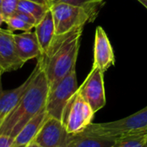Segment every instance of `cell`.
Masks as SVG:
<instances>
[{
    "label": "cell",
    "mask_w": 147,
    "mask_h": 147,
    "mask_svg": "<svg viewBox=\"0 0 147 147\" xmlns=\"http://www.w3.org/2000/svg\"><path fill=\"white\" fill-rule=\"evenodd\" d=\"M3 22L7 25L8 27V30H9L10 32L16 31V30H22L23 32H28L30 31L33 28H34V26L23 22L22 20H21L20 18H18L16 16H11L9 17H7L3 20Z\"/></svg>",
    "instance_id": "d6986e66"
},
{
    "label": "cell",
    "mask_w": 147,
    "mask_h": 147,
    "mask_svg": "<svg viewBox=\"0 0 147 147\" xmlns=\"http://www.w3.org/2000/svg\"><path fill=\"white\" fill-rule=\"evenodd\" d=\"M147 134H133L118 138L114 147H147Z\"/></svg>",
    "instance_id": "e0dca14e"
},
{
    "label": "cell",
    "mask_w": 147,
    "mask_h": 147,
    "mask_svg": "<svg viewBox=\"0 0 147 147\" xmlns=\"http://www.w3.org/2000/svg\"><path fill=\"white\" fill-rule=\"evenodd\" d=\"M13 16H17L18 18H20L23 22H27V23L34 26V27H35L36 24H37L36 20L31 15H29V14H28L26 12H23V11H21V10H16V12Z\"/></svg>",
    "instance_id": "44dd1931"
},
{
    "label": "cell",
    "mask_w": 147,
    "mask_h": 147,
    "mask_svg": "<svg viewBox=\"0 0 147 147\" xmlns=\"http://www.w3.org/2000/svg\"><path fill=\"white\" fill-rule=\"evenodd\" d=\"M95 112L78 91L66 104L62 116V123L70 134L84 132L91 123Z\"/></svg>",
    "instance_id": "5b68a950"
},
{
    "label": "cell",
    "mask_w": 147,
    "mask_h": 147,
    "mask_svg": "<svg viewBox=\"0 0 147 147\" xmlns=\"http://www.w3.org/2000/svg\"><path fill=\"white\" fill-rule=\"evenodd\" d=\"M101 7H81L66 3H57L50 7L53 14L55 34H64L72 29L84 26L96 16Z\"/></svg>",
    "instance_id": "3957f363"
},
{
    "label": "cell",
    "mask_w": 147,
    "mask_h": 147,
    "mask_svg": "<svg viewBox=\"0 0 147 147\" xmlns=\"http://www.w3.org/2000/svg\"><path fill=\"white\" fill-rule=\"evenodd\" d=\"M30 77H28L27 80L17 88L4 90L2 87L0 75V127L3 121L6 120V118L9 115V114L13 111V109L19 102L21 97L22 96L24 91L26 90L28 85Z\"/></svg>",
    "instance_id": "7c38bea8"
},
{
    "label": "cell",
    "mask_w": 147,
    "mask_h": 147,
    "mask_svg": "<svg viewBox=\"0 0 147 147\" xmlns=\"http://www.w3.org/2000/svg\"><path fill=\"white\" fill-rule=\"evenodd\" d=\"M13 32L0 28V75L22 68L24 63L19 58Z\"/></svg>",
    "instance_id": "9c48e42d"
},
{
    "label": "cell",
    "mask_w": 147,
    "mask_h": 147,
    "mask_svg": "<svg viewBox=\"0 0 147 147\" xmlns=\"http://www.w3.org/2000/svg\"><path fill=\"white\" fill-rule=\"evenodd\" d=\"M14 138L5 134H0V147H13Z\"/></svg>",
    "instance_id": "7402d4cb"
},
{
    "label": "cell",
    "mask_w": 147,
    "mask_h": 147,
    "mask_svg": "<svg viewBox=\"0 0 147 147\" xmlns=\"http://www.w3.org/2000/svg\"><path fill=\"white\" fill-rule=\"evenodd\" d=\"M47 117L46 109L33 117L14 138L13 146H27L33 142Z\"/></svg>",
    "instance_id": "5bb4252c"
},
{
    "label": "cell",
    "mask_w": 147,
    "mask_h": 147,
    "mask_svg": "<svg viewBox=\"0 0 147 147\" xmlns=\"http://www.w3.org/2000/svg\"><path fill=\"white\" fill-rule=\"evenodd\" d=\"M26 146H13V147H25Z\"/></svg>",
    "instance_id": "4316f807"
},
{
    "label": "cell",
    "mask_w": 147,
    "mask_h": 147,
    "mask_svg": "<svg viewBox=\"0 0 147 147\" xmlns=\"http://www.w3.org/2000/svg\"><path fill=\"white\" fill-rule=\"evenodd\" d=\"M117 139L98 134L85 129L84 132L71 134L68 147H114Z\"/></svg>",
    "instance_id": "4fadbf2b"
},
{
    "label": "cell",
    "mask_w": 147,
    "mask_h": 147,
    "mask_svg": "<svg viewBox=\"0 0 147 147\" xmlns=\"http://www.w3.org/2000/svg\"><path fill=\"white\" fill-rule=\"evenodd\" d=\"M34 28L42 56L47 53L52 40L55 36L54 22L50 8L42 17V19L36 24Z\"/></svg>",
    "instance_id": "9a60e30c"
},
{
    "label": "cell",
    "mask_w": 147,
    "mask_h": 147,
    "mask_svg": "<svg viewBox=\"0 0 147 147\" xmlns=\"http://www.w3.org/2000/svg\"><path fill=\"white\" fill-rule=\"evenodd\" d=\"M30 81L19 102L0 127V134L15 138L37 114L46 109L49 84L39 63L29 75Z\"/></svg>",
    "instance_id": "6da1fadb"
},
{
    "label": "cell",
    "mask_w": 147,
    "mask_h": 147,
    "mask_svg": "<svg viewBox=\"0 0 147 147\" xmlns=\"http://www.w3.org/2000/svg\"><path fill=\"white\" fill-rule=\"evenodd\" d=\"M19 0H2L0 5V10L3 16V20L7 17L13 16L18 7Z\"/></svg>",
    "instance_id": "ffe728a7"
},
{
    "label": "cell",
    "mask_w": 147,
    "mask_h": 147,
    "mask_svg": "<svg viewBox=\"0 0 147 147\" xmlns=\"http://www.w3.org/2000/svg\"><path fill=\"white\" fill-rule=\"evenodd\" d=\"M78 90V85L75 68L49 90L46 104L47 116L62 121L64 109Z\"/></svg>",
    "instance_id": "8992f818"
},
{
    "label": "cell",
    "mask_w": 147,
    "mask_h": 147,
    "mask_svg": "<svg viewBox=\"0 0 147 147\" xmlns=\"http://www.w3.org/2000/svg\"><path fill=\"white\" fill-rule=\"evenodd\" d=\"M84 27H78L64 34H55L47 53L37 59L50 89L76 68Z\"/></svg>",
    "instance_id": "7a4b0ae2"
},
{
    "label": "cell",
    "mask_w": 147,
    "mask_h": 147,
    "mask_svg": "<svg viewBox=\"0 0 147 147\" xmlns=\"http://www.w3.org/2000/svg\"><path fill=\"white\" fill-rule=\"evenodd\" d=\"M103 74L100 69L92 66L86 79L78 87V92L90 104L95 113L106 105V94Z\"/></svg>",
    "instance_id": "52a82bcc"
},
{
    "label": "cell",
    "mask_w": 147,
    "mask_h": 147,
    "mask_svg": "<svg viewBox=\"0 0 147 147\" xmlns=\"http://www.w3.org/2000/svg\"><path fill=\"white\" fill-rule=\"evenodd\" d=\"M146 145H147V136H146Z\"/></svg>",
    "instance_id": "f546056e"
},
{
    "label": "cell",
    "mask_w": 147,
    "mask_h": 147,
    "mask_svg": "<svg viewBox=\"0 0 147 147\" xmlns=\"http://www.w3.org/2000/svg\"><path fill=\"white\" fill-rule=\"evenodd\" d=\"M49 9L47 4L40 3L31 0H19L17 10H21L31 15L37 22V23L42 19L47 11Z\"/></svg>",
    "instance_id": "2e32d148"
},
{
    "label": "cell",
    "mask_w": 147,
    "mask_h": 147,
    "mask_svg": "<svg viewBox=\"0 0 147 147\" xmlns=\"http://www.w3.org/2000/svg\"><path fill=\"white\" fill-rule=\"evenodd\" d=\"M115 62V53L109 39L102 28L98 26L95 34L94 45V67H97L102 72H105Z\"/></svg>",
    "instance_id": "30bf717a"
},
{
    "label": "cell",
    "mask_w": 147,
    "mask_h": 147,
    "mask_svg": "<svg viewBox=\"0 0 147 147\" xmlns=\"http://www.w3.org/2000/svg\"><path fill=\"white\" fill-rule=\"evenodd\" d=\"M13 38L17 54L24 64L32 59H38L41 56L35 32L28 31L21 34H13Z\"/></svg>",
    "instance_id": "8fae6325"
},
{
    "label": "cell",
    "mask_w": 147,
    "mask_h": 147,
    "mask_svg": "<svg viewBox=\"0 0 147 147\" xmlns=\"http://www.w3.org/2000/svg\"><path fill=\"white\" fill-rule=\"evenodd\" d=\"M46 3L49 8L57 3H66L81 7H101L103 4L102 0H46Z\"/></svg>",
    "instance_id": "ac0fdd59"
},
{
    "label": "cell",
    "mask_w": 147,
    "mask_h": 147,
    "mask_svg": "<svg viewBox=\"0 0 147 147\" xmlns=\"http://www.w3.org/2000/svg\"><path fill=\"white\" fill-rule=\"evenodd\" d=\"M1 2H2V0H0V5H1Z\"/></svg>",
    "instance_id": "83f0119b"
},
{
    "label": "cell",
    "mask_w": 147,
    "mask_h": 147,
    "mask_svg": "<svg viewBox=\"0 0 147 147\" xmlns=\"http://www.w3.org/2000/svg\"><path fill=\"white\" fill-rule=\"evenodd\" d=\"M138 1H139V2H140V1H142V0H138ZM147 1V0H146Z\"/></svg>",
    "instance_id": "f1b7e54d"
},
{
    "label": "cell",
    "mask_w": 147,
    "mask_h": 147,
    "mask_svg": "<svg viewBox=\"0 0 147 147\" xmlns=\"http://www.w3.org/2000/svg\"><path fill=\"white\" fill-rule=\"evenodd\" d=\"M86 129L92 133L116 139L133 134H147V106L121 120L103 123H91Z\"/></svg>",
    "instance_id": "277c9868"
},
{
    "label": "cell",
    "mask_w": 147,
    "mask_h": 147,
    "mask_svg": "<svg viewBox=\"0 0 147 147\" xmlns=\"http://www.w3.org/2000/svg\"><path fill=\"white\" fill-rule=\"evenodd\" d=\"M25 147H40L36 143H34V141L33 142H31V143H29L28 145H27Z\"/></svg>",
    "instance_id": "603a6c76"
},
{
    "label": "cell",
    "mask_w": 147,
    "mask_h": 147,
    "mask_svg": "<svg viewBox=\"0 0 147 147\" xmlns=\"http://www.w3.org/2000/svg\"><path fill=\"white\" fill-rule=\"evenodd\" d=\"M3 23V16L2 12H1V10H0V28H1V26H2Z\"/></svg>",
    "instance_id": "cb8c5ba5"
},
{
    "label": "cell",
    "mask_w": 147,
    "mask_h": 147,
    "mask_svg": "<svg viewBox=\"0 0 147 147\" xmlns=\"http://www.w3.org/2000/svg\"><path fill=\"white\" fill-rule=\"evenodd\" d=\"M70 137L61 121L47 116L34 142L40 147H68Z\"/></svg>",
    "instance_id": "ba28073f"
},
{
    "label": "cell",
    "mask_w": 147,
    "mask_h": 147,
    "mask_svg": "<svg viewBox=\"0 0 147 147\" xmlns=\"http://www.w3.org/2000/svg\"><path fill=\"white\" fill-rule=\"evenodd\" d=\"M140 3H142V4H143V5H144V6H145V7H146V8L147 9V1L146 0H142V1H140Z\"/></svg>",
    "instance_id": "484cf974"
},
{
    "label": "cell",
    "mask_w": 147,
    "mask_h": 147,
    "mask_svg": "<svg viewBox=\"0 0 147 147\" xmlns=\"http://www.w3.org/2000/svg\"><path fill=\"white\" fill-rule=\"evenodd\" d=\"M31 1L37 2V3H45V4H47V3H46V0H31Z\"/></svg>",
    "instance_id": "d4e9b609"
}]
</instances>
